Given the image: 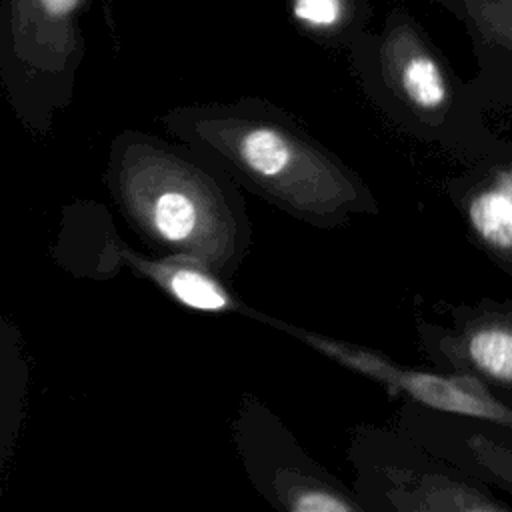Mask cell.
Listing matches in <instances>:
<instances>
[{
  "instance_id": "52a82bcc",
  "label": "cell",
  "mask_w": 512,
  "mask_h": 512,
  "mask_svg": "<svg viewBox=\"0 0 512 512\" xmlns=\"http://www.w3.org/2000/svg\"><path fill=\"white\" fill-rule=\"evenodd\" d=\"M412 436L474 480L512 496V428L422 408Z\"/></svg>"
},
{
  "instance_id": "ba28073f",
  "label": "cell",
  "mask_w": 512,
  "mask_h": 512,
  "mask_svg": "<svg viewBox=\"0 0 512 512\" xmlns=\"http://www.w3.org/2000/svg\"><path fill=\"white\" fill-rule=\"evenodd\" d=\"M112 256L118 264L128 266L136 276L146 278L176 304L204 314H246L248 304L228 286V278L210 264L188 254L162 252L144 256L114 238Z\"/></svg>"
},
{
  "instance_id": "277c9868",
  "label": "cell",
  "mask_w": 512,
  "mask_h": 512,
  "mask_svg": "<svg viewBox=\"0 0 512 512\" xmlns=\"http://www.w3.org/2000/svg\"><path fill=\"white\" fill-rule=\"evenodd\" d=\"M236 442L254 486L276 508L290 512L364 510V504L310 460L276 416L258 402H246L238 416Z\"/></svg>"
},
{
  "instance_id": "5b68a950",
  "label": "cell",
  "mask_w": 512,
  "mask_h": 512,
  "mask_svg": "<svg viewBox=\"0 0 512 512\" xmlns=\"http://www.w3.org/2000/svg\"><path fill=\"white\" fill-rule=\"evenodd\" d=\"M450 322H418L420 344L440 370L480 378L512 404V300L484 298L448 308Z\"/></svg>"
},
{
  "instance_id": "30bf717a",
  "label": "cell",
  "mask_w": 512,
  "mask_h": 512,
  "mask_svg": "<svg viewBox=\"0 0 512 512\" xmlns=\"http://www.w3.org/2000/svg\"><path fill=\"white\" fill-rule=\"evenodd\" d=\"M294 14L314 26H330L340 16L338 0H296Z\"/></svg>"
},
{
  "instance_id": "3957f363",
  "label": "cell",
  "mask_w": 512,
  "mask_h": 512,
  "mask_svg": "<svg viewBox=\"0 0 512 512\" xmlns=\"http://www.w3.org/2000/svg\"><path fill=\"white\" fill-rule=\"evenodd\" d=\"M246 316L296 338L298 342L310 346L328 360L368 380L378 382L386 390L410 400L418 408L474 416L512 428V404L496 396L480 378L472 374L404 366L378 350L346 342L328 334L312 332L286 320L266 316L252 308Z\"/></svg>"
},
{
  "instance_id": "8fae6325",
  "label": "cell",
  "mask_w": 512,
  "mask_h": 512,
  "mask_svg": "<svg viewBox=\"0 0 512 512\" xmlns=\"http://www.w3.org/2000/svg\"><path fill=\"white\" fill-rule=\"evenodd\" d=\"M48 14L52 16H64L68 14L80 0H40Z\"/></svg>"
},
{
  "instance_id": "7a4b0ae2",
  "label": "cell",
  "mask_w": 512,
  "mask_h": 512,
  "mask_svg": "<svg viewBox=\"0 0 512 512\" xmlns=\"http://www.w3.org/2000/svg\"><path fill=\"white\" fill-rule=\"evenodd\" d=\"M164 124L174 140L298 222L338 228L354 216L378 214L376 196L348 164L272 110H178Z\"/></svg>"
},
{
  "instance_id": "8992f818",
  "label": "cell",
  "mask_w": 512,
  "mask_h": 512,
  "mask_svg": "<svg viewBox=\"0 0 512 512\" xmlns=\"http://www.w3.org/2000/svg\"><path fill=\"white\" fill-rule=\"evenodd\" d=\"M446 194L472 242L512 276V146L448 178Z\"/></svg>"
},
{
  "instance_id": "9c48e42d",
  "label": "cell",
  "mask_w": 512,
  "mask_h": 512,
  "mask_svg": "<svg viewBox=\"0 0 512 512\" xmlns=\"http://www.w3.org/2000/svg\"><path fill=\"white\" fill-rule=\"evenodd\" d=\"M480 74L470 82L482 110L512 108V0H476Z\"/></svg>"
},
{
  "instance_id": "6da1fadb",
  "label": "cell",
  "mask_w": 512,
  "mask_h": 512,
  "mask_svg": "<svg viewBox=\"0 0 512 512\" xmlns=\"http://www.w3.org/2000/svg\"><path fill=\"white\" fill-rule=\"evenodd\" d=\"M104 184L122 218L154 250L200 258L228 280L242 266L252 224L240 186L186 142L118 134Z\"/></svg>"
}]
</instances>
